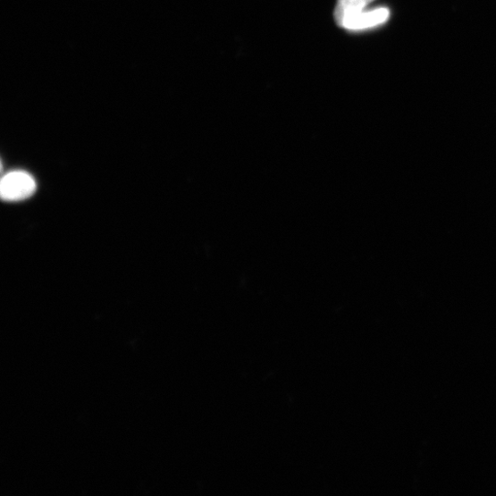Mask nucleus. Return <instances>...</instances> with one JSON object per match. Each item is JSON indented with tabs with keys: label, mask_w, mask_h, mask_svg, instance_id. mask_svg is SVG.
<instances>
[{
	"label": "nucleus",
	"mask_w": 496,
	"mask_h": 496,
	"mask_svg": "<svg viewBox=\"0 0 496 496\" xmlns=\"http://www.w3.org/2000/svg\"><path fill=\"white\" fill-rule=\"evenodd\" d=\"M37 182L28 172L15 171L7 173L0 183V194L4 201L19 202L29 198L37 190Z\"/></svg>",
	"instance_id": "f257e3e1"
},
{
	"label": "nucleus",
	"mask_w": 496,
	"mask_h": 496,
	"mask_svg": "<svg viewBox=\"0 0 496 496\" xmlns=\"http://www.w3.org/2000/svg\"><path fill=\"white\" fill-rule=\"evenodd\" d=\"M390 16L387 8L366 11L348 21L342 28L349 30H362L385 23Z\"/></svg>",
	"instance_id": "f03ea898"
},
{
	"label": "nucleus",
	"mask_w": 496,
	"mask_h": 496,
	"mask_svg": "<svg viewBox=\"0 0 496 496\" xmlns=\"http://www.w3.org/2000/svg\"><path fill=\"white\" fill-rule=\"evenodd\" d=\"M374 0H338L335 9V20L340 27L348 21L366 11Z\"/></svg>",
	"instance_id": "7ed1b4c3"
}]
</instances>
